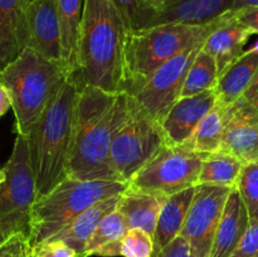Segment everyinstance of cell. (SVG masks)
Returning <instances> with one entry per match:
<instances>
[{"label":"cell","instance_id":"1","mask_svg":"<svg viewBox=\"0 0 258 257\" xmlns=\"http://www.w3.org/2000/svg\"><path fill=\"white\" fill-rule=\"evenodd\" d=\"M130 111L127 93L86 86L78 92L68 176L120 181L110 161L111 144Z\"/></svg>","mask_w":258,"mask_h":257},{"label":"cell","instance_id":"2","mask_svg":"<svg viewBox=\"0 0 258 257\" xmlns=\"http://www.w3.org/2000/svg\"><path fill=\"white\" fill-rule=\"evenodd\" d=\"M128 28L112 0H85L71 80L108 92H123V49Z\"/></svg>","mask_w":258,"mask_h":257},{"label":"cell","instance_id":"3","mask_svg":"<svg viewBox=\"0 0 258 257\" xmlns=\"http://www.w3.org/2000/svg\"><path fill=\"white\" fill-rule=\"evenodd\" d=\"M78 92V86L67 78L27 136L38 197L68 176Z\"/></svg>","mask_w":258,"mask_h":257},{"label":"cell","instance_id":"4","mask_svg":"<svg viewBox=\"0 0 258 257\" xmlns=\"http://www.w3.org/2000/svg\"><path fill=\"white\" fill-rule=\"evenodd\" d=\"M214 22L206 25L161 24L128 30L123 49V92L133 95L164 63L185 48L203 43Z\"/></svg>","mask_w":258,"mask_h":257},{"label":"cell","instance_id":"5","mask_svg":"<svg viewBox=\"0 0 258 257\" xmlns=\"http://www.w3.org/2000/svg\"><path fill=\"white\" fill-rule=\"evenodd\" d=\"M67 78L62 65L47 59L29 47L0 72V80L12 95L18 135L28 136Z\"/></svg>","mask_w":258,"mask_h":257},{"label":"cell","instance_id":"6","mask_svg":"<svg viewBox=\"0 0 258 257\" xmlns=\"http://www.w3.org/2000/svg\"><path fill=\"white\" fill-rule=\"evenodd\" d=\"M127 184L113 180H83L67 176L44 196L35 199L30 214L32 248L54 236L76 216L108 197L126 190Z\"/></svg>","mask_w":258,"mask_h":257},{"label":"cell","instance_id":"7","mask_svg":"<svg viewBox=\"0 0 258 257\" xmlns=\"http://www.w3.org/2000/svg\"><path fill=\"white\" fill-rule=\"evenodd\" d=\"M38 197L27 136L17 135L12 154L0 168V231L5 238H29L30 214Z\"/></svg>","mask_w":258,"mask_h":257},{"label":"cell","instance_id":"8","mask_svg":"<svg viewBox=\"0 0 258 257\" xmlns=\"http://www.w3.org/2000/svg\"><path fill=\"white\" fill-rule=\"evenodd\" d=\"M128 102V115L116 133L110 150L113 173L126 184L168 144L160 122L139 110L130 97Z\"/></svg>","mask_w":258,"mask_h":257},{"label":"cell","instance_id":"9","mask_svg":"<svg viewBox=\"0 0 258 257\" xmlns=\"http://www.w3.org/2000/svg\"><path fill=\"white\" fill-rule=\"evenodd\" d=\"M207 155L184 145L165 144L150 161L138 171L127 188L160 197H170L198 185L202 164Z\"/></svg>","mask_w":258,"mask_h":257},{"label":"cell","instance_id":"10","mask_svg":"<svg viewBox=\"0 0 258 257\" xmlns=\"http://www.w3.org/2000/svg\"><path fill=\"white\" fill-rule=\"evenodd\" d=\"M203 43L185 48L159 67L136 92L128 95L134 105L161 123L169 110L180 98L186 73Z\"/></svg>","mask_w":258,"mask_h":257},{"label":"cell","instance_id":"11","mask_svg":"<svg viewBox=\"0 0 258 257\" xmlns=\"http://www.w3.org/2000/svg\"><path fill=\"white\" fill-rule=\"evenodd\" d=\"M232 188L211 184L196 185L193 201L180 236L196 257L211 256L214 236Z\"/></svg>","mask_w":258,"mask_h":257},{"label":"cell","instance_id":"12","mask_svg":"<svg viewBox=\"0 0 258 257\" xmlns=\"http://www.w3.org/2000/svg\"><path fill=\"white\" fill-rule=\"evenodd\" d=\"M27 47L63 66L62 30L57 0H34L29 3L27 7Z\"/></svg>","mask_w":258,"mask_h":257},{"label":"cell","instance_id":"13","mask_svg":"<svg viewBox=\"0 0 258 257\" xmlns=\"http://www.w3.org/2000/svg\"><path fill=\"white\" fill-rule=\"evenodd\" d=\"M221 150L238 158L244 165L258 160V110L242 98L227 108Z\"/></svg>","mask_w":258,"mask_h":257},{"label":"cell","instance_id":"14","mask_svg":"<svg viewBox=\"0 0 258 257\" xmlns=\"http://www.w3.org/2000/svg\"><path fill=\"white\" fill-rule=\"evenodd\" d=\"M232 8L233 0H168L141 20L138 29L161 24L206 25L231 12Z\"/></svg>","mask_w":258,"mask_h":257},{"label":"cell","instance_id":"15","mask_svg":"<svg viewBox=\"0 0 258 257\" xmlns=\"http://www.w3.org/2000/svg\"><path fill=\"white\" fill-rule=\"evenodd\" d=\"M216 103L217 95L214 88L198 95L179 98L160 123L166 143L170 145L185 143Z\"/></svg>","mask_w":258,"mask_h":257},{"label":"cell","instance_id":"16","mask_svg":"<svg viewBox=\"0 0 258 257\" xmlns=\"http://www.w3.org/2000/svg\"><path fill=\"white\" fill-rule=\"evenodd\" d=\"M254 33L234 18L233 12L221 15L203 43V49L216 59L219 75L244 53Z\"/></svg>","mask_w":258,"mask_h":257},{"label":"cell","instance_id":"17","mask_svg":"<svg viewBox=\"0 0 258 257\" xmlns=\"http://www.w3.org/2000/svg\"><path fill=\"white\" fill-rule=\"evenodd\" d=\"M27 0H0V72L27 48Z\"/></svg>","mask_w":258,"mask_h":257},{"label":"cell","instance_id":"18","mask_svg":"<svg viewBox=\"0 0 258 257\" xmlns=\"http://www.w3.org/2000/svg\"><path fill=\"white\" fill-rule=\"evenodd\" d=\"M118 201H120V194L108 197L88 207L49 239L64 242L71 248L75 249L77 257H83L86 246L92 237L93 232L96 231L103 217L117 208Z\"/></svg>","mask_w":258,"mask_h":257},{"label":"cell","instance_id":"19","mask_svg":"<svg viewBox=\"0 0 258 257\" xmlns=\"http://www.w3.org/2000/svg\"><path fill=\"white\" fill-rule=\"evenodd\" d=\"M249 224L248 213L237 189H232L214 236L209 257H229Z\"/></svg>","mask_w":258,"mask_h":257},{"label":"cell","instance_id":"20","mask_svg":"<svg viewBox=\"0 0 258 257\" xmlns=\"http://www.w3.org/2000/svg\"><path fill=\"white\" fill-rule=\"evenodd\" d=\"M194 190L196 186L184 189L165 198L154 232L153 257L180 234L193 201Z\"/></svg>","mask_w":258,"mask_h":257},{"label":"cell","instance_id":"21","mask_svg":"<svg viewBox=\"0 0 258 257\" xmlns=\"http://www.w3.org/2000/svg\"><path fill=\"white\" fill-rule=\"evenodd\" d=\"M164 201L165 197L126 188L120 194L117 209L125 218L128 229H143L154 237Z\"/></svg>","mask_w":258,"mask_h":257},{"label":"cell","instance_id":"22","mask_svg":"<svg viewBox=\"0 0 258 257\" xmlns=\"http://www.w3.org/2000/svg\"><path fill=\"white\" fill-rule=\"evenodd\" d=\"M257 71L258 52L248 48L219 75L214 88L217 101L228 106L239 100L252 83Z\"/></svg>","mask_w":258,"mask_h":257},{"label":"cell","instance_id":"23","mask_svg":"<svg viewBox=\"0 0 258 257\" xmlns=\"http://www.w3.org/2000/svg\"><path fill=\"white\" fill-rule=\"evenodd\" d=\"M227 108L228 106L217 101L213 108L204 116L193 134L181 145L203 155L221 151L226 130Z\"/></svg>","mask_w":258,"mask_h":257},{"label":"cell","instance_id":"24","mask_svg":"<svg viewBox=\"0 0 258 257\" xmlns=\"http://www.w3.org/2000/svg\"><path fill=\"white\" fill-rule=\"evenodd\" d=\"M85 0H57L60 30H62L63 66L68 77L75 73L77 66V43L82 20Z\"/></svg>","mask_w":258,"mask_h":257},{"label":"cell","instance_id":"25","mask_svg":"<svg viewBox=\"0 0 258 257\" xmlns=\"http://www.w3.org/2000/svg\"><path fill=\"white\" fill-rule=\"evenodd\" d=\"M244 164L232 154L221 150L204 158L198 178L199 184L228 186L236 189Z\"/></svg>","mask_w":258,"mask_h":257},{"label":"cell","instance_id":"26","mask_svg":"<svg viewBox=\"0 0 258 257\" xmlns=\"http://www.w3.org/2000/svg\"><path fill=\"white\" fill-rule=\"evenodd\" d=\"M218 78L219 71L216 59L202 47L186 73L180 97H189L213 90L218 83Z\"/></svg>","mask_w":258,"mask_h":257},{"label":"cell","instance_id":"27","mask_svg":"<svg viewBox=\"0 0 258 257\" xmlns=\"http://www.w3.org/2000/svg\"><path fill=\"white\" fill-rule=\"evenodd\" d=\"M128 231L127 223L117 208L103 217L102 221L97 226L96 231L93 232L92 237L86 246V251L83 257L95 256L96 251L110 243L120 241L126 232Z\"/></svg>","mask_w":258,"mask_h":257},{"label":"cell","instance_id":"28","mask_svg":"<svg viewBox=\"0 0 258 257\" xmlns=\"http://www.w3.org/2000/svg\"><path fill=\"white\" fill-rule=\"evenodd\" d=\"M236 189L246 207L249 222L258 221V160L244 165Z\"/></svg>","mask_w":258,"mask_h":257},{"label":"cell","instance_id":"29","mask_svg":"<svg viewBox=\"0 0 258 257\" xmlns=\"http://www.w3.org/2000/svg\"><path fill=\"white\" fill-rule=\"evenodd\" d=\"M154 237L143 229L130 228L117 243V256L153 257Z\"/></svg>","mask_w":258,"mask_h":257},{"label":"cell","instance_id":"30","mask_svg":"<svg viewBox=\"0 0 258 257\" xmlns=\"http://www.w3.org/2000/svg\"><path fill=\"white\" fill-rule=\"evenodd\" d=\"M0 257H32V246L25 234L18 233L0 244Z\"/></svg>","mask_w":258,"mask_h":257},{"label":"cell","instance_id":"31","mask_svg":"<svg viewBox=\"0 0 258 257\" xmlns=\"http://www.w3.org/2000/svg\"><path fill=\"white\" fill-rule=\"evenodd\" d=\"M229 257H258V221L249 222L238 246Z\"/></svg>","mask_w":258,"mask_h":257},{"label":"cell","instance_id":"32","mask_svg":"<svg viewBox=\"0 0 258 257\" xmlns=\"http://www.w3.org/2000/svg\"><path fill=\"white\" fill-rule=\"evenodd\" d=\"M32 257H77V253L64 242L48 239L33 247Z\"/></svg>","mask_w":258,"mask_h":257},{"label":"cell","instance_id":"33","mask_svg":"<svg viewBox=\"0 0 258 257\" xmlns=\"http://www.w3.org/2000/svg\"><path fill=\"white\" fill-rule=\"evenodd\" d=\"M154 257H196L188 242L179 234Z\"/></svg>","mask_w":258,"mask_h":257},{"label":"cell","instance_id":"34","mask_svg":"<svg viewBox=\"0 0 258 257\" xmlns=\"http://www.w3.org/2000/svg\"><path fill=\"white\" fill-rule=\"evenodd\" d=\"M125 19L128 30L136 28L139 14V0H112Z\"/></svg>","mask_w":258,"mask_h":257},{"label":"cell","instance_id":"35","mask_svg":"<svg viewBox=\"0 0 258 257\" xmlns=\"http://www.w3.org/2000/svg\"><path fill=\"white\" fill-rule=\"evenodd\" d=\"M232 12L241 24L251 29L254 34H258V7H246Z\"/></svg>","mask_w":258,"mask_h":257},{"label":"cell","instance_id":"36","mask_svg":"<svg viewBox=\"0 0 258 257\" xmlns=\"http://www.w3.org/2000/svg\"><path fill=\"white\" fill-rule=\"evenodd\" d=\"M168 0H139V14H138V23H136V28L138 29L139 24L141 20L145 19L148 15L153 14L158 9H160Z\"/></svg>","mask_w":258,"mask_h":257},{"label":"cell","instance_id":"37","mask_svg":"<svg viewBox=\"0 0 258 257\" xmlns=\"http://www.w3.org/2000/svg\"><path fill=\"white\" fill-rule=\"evenodd\" d=\"M10 108H13L12 95L7 85L0 80V117L4 116Z\"/></svg>","mask_w":258,"mask_h":257},{"label":"cell","instance_id":"38","mask_svg":"<svg viewBox=\"0 0 258 257\" xmlns=\"http://www.w3.org/2000/svg\"><path fill=\"white\" fill-rule=\"evenodd\" d=\"M241 98L243 101H246L248 105L253 106L254 108L258 110V71L256 76H254L253 81H252V83L249 85V87L247 88V91Z\"/></svg>","mask_w":258,"mask_h":257},{"label":"cell","instance_id":"39","mask_svg":"<svg viewBox=\"0 0 258 257\" xmlns=\"http://www.w3.org/2000/svg\"><path fill=\"white\" fill-rule=\"evenodd\" d=\"M246 7H258V0H233L232 10L241 9V8Z\"/></svg>","mask_w":258,"mask_h":257},{"label":"cell","instance_id":"40","mask_svg":"<svg viewBox=\"0 0 258 257\" xmlns=\"http://www.w3.org/2000/svg\"><path fill=\"white\" fill-rule=\"evenodd\" d=\"M5 239H8V238H5V237H4V234H3V233H2V231H0V244H2L3 242L5 241Z\"/></svg>","mask_w":258,"mask_h":257},{"label":"cell","instance_id":"41","mask_svg":"<svg viewBox=\"0 0 258 257\" xmlns=\"http://www.w3.org/2000/svg\"><path fill=\"white\" fill-rule=\"evenodd\" d=\"M32 2H34V0H27V3H28V4H29V3H32Z\"/></svg>","mask_w":258,"mask_h":257}]
</instances>
